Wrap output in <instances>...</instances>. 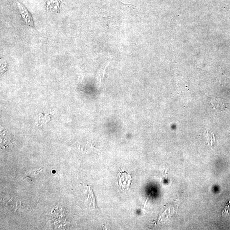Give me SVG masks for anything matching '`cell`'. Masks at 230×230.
I'll return each instance as SVG.
<instances>
[{"instance_id": "7a4b0ae2", "label": "cell", "mask_w": 230, "mask_h": 230, "mask_svg": "<svg viewBox=\"0 0 230 230\" xmlns=\"http://www.w3.org/2000/svg\"><path fill=\"white\" fill-rule=\"evenodd\" d=\"M17 6L20 11V13L23 20L30 27H33L34 23L32 17L27 9L20 3L17 2Z\"/></svg>"}, {"instance_id": "3957f363", "label": "cell", "mask_w": 230, "mask_h": 230, "mask_svg": "<svg viewBox=\"0 0 230 230\" xmlns=\"http://www.w3.org/2000/svg\"><path fill=\"white\" fill-rule=\"evenodd\" d=\"M203 136L206 143L211 146H212L215 141L214 134L212 132L206 130L204 132Z\"/></svg>"}, {"instance_id": "6da1fadb", "label": "cell", "mask_w": 230, "mask_h": 230, "mask_svg": "<svg viewBox=\"0 0 230 230\" xmlns=\"http://www.w3.org/2000/svg\"><path fill=\"white\" fill-rule=\"evenodd\" d=\"M118 176H119V184L121 190L127 191L129 190L132 182L131 176L125 171L121 170Z\"/></svg>"}, {"instance_id": "277c9868", "label": "cell", "mask_w": 230, "mask_h": 230, "mask_svg": "<svg viewBox=\"0 0 230 230\" xmlns=\"http://www.w3.org/2000/svg\"><path fill=\"white\" fill-rule=\"evenodd\" d=\"M109 63L107 64V65H104V66H102L101 69L100 71L99 72V82L100 84L101 83V80L103 79L104 77V74H105V70L106 68L107 65L109 64Z\"/></svg>"}, {"instance_id": "5b68a950", "label": "cell", "mask_w": 230, "mask_h": 230, "mask_svg": "<svg viewBox=\"0 0 230 230\" xmlns=\"http://www.w3.org/2000/svg\"><path fill=\"white\" fill-rule=\"evenodd\" d=\"M230 213V202L228 204H226V206L225 208L224 209L223 211L222 212V214L223 215L224 214H229Z\"/></svg>"}]
</instances>
